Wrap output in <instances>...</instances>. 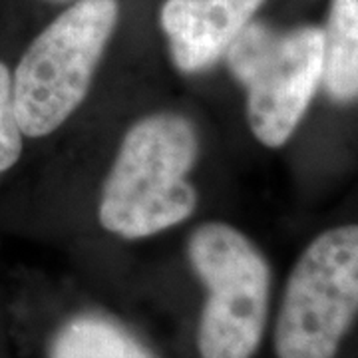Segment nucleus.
<instances>
[{
  "instance_id": "obj_1",
  "label": "nucleus",
  "mask_w": 358,
  "mask_h": 358,
  "mask_svg": "<svg viewBox=\"0 0 358 358\" xmlns=\"http://www.w3.org/2000/svg\"><path fill=\"white\" fill-rule=\"evenodd\" d=\"M199 157V134L187 115H143L120 141L103 179L98 221L120 239L138 241L173 229L199 203L192 173Z\"/></svg>"
},
{
  "instance_id": "obj_2",
  "label": "nucleus",
  "mask_w": 358,
  "mask_h": 358,
  "mask_svg": "<svg viewBox=\"0 0 358 358\" xmlns=\"http://www.w3.org/2000/svg\"><path fill=\"white\" fill-rule=\"evenodd\" d=\"M117 20V0H74L26 44L10 66L26 140L56 134L82 106Z\"/></svg>"
},
{
  "instance_id": "obj_3",
  "label": "nucleus",
  "mask_w": 358,
  "mask_h": 358,
  "mask_svg": "<svg viewBox=\"0 0 358 358\" xmlns=\"http://www.w3.org/2000/svg\"><path fill=\"white\" fill-rule=\"evenodd\" d=\"M223 60L245 92L253 138L268 150L285 148L322 88V28H275L255 18L233 40Z\"/></svg>"
},
{
  "instance_id": "obj_4",
  "label": "nucleus",
  "mask_w": 358,
  "mask_h": 358,
  "mask_svg": "<svg viewBox=\"0 0 358 358\" xmlns=\"http://www.w3.org/2000/svg\"><path fill=\"white\" fill-rule=\"evenodd\" d=\"M187 257L207 291L197 329L201 358H253L271 307L265 253L235 225L207 221L192 231Z\"/></svg>"
},
{
  "instance_id": "obj_5",
  "label": "nucleus",
  "mask_w": 358,
  "mask_h": 358,
  "mask_svg": "<svg viewBox=\"0 0 358 358\" xmlns=\"http://www.w3.org/2000/svg\"><path fill=\"white\" fill-rule=\"evenodd\" d=\"M357 319L358 223H341L294 261L275 322L277 358H334Z\"/></svg>"
},
{
  "instance_id": "obj_6",
  "label": "nucleus",
  "mask_w": 358,
  "mask_h": 358,
  "mask_svg": "<svg viewBox=\"0 0 358 358\" xmlns=\"http://www.w3.org/2000/svg\"><path fill=\"white\" fill-rule=\"evenodd\" d=\"M265 0H166L159 26L181 74H201L223 60Z\"/></svg>"
},
{
  "instance_id": "obj_7",
  "label": "nucleus",
  "mask_w": 358,
  "mask_h": 358,
  "mask_svg": "<svg viewBox=\"0 0 358 358\" xmlns=\"http://www.w3.org/2000/svg\"><path fill=\"white\" fill-rule=\"evenodd\" d=\"M322 28L324 96L338 106L358 103V0H331Z\"/></svg>"
},
{
  "instance_id": "obj_8",
  "label": "nucleus",
  "mask_w": 358,
  "mask_h": 358,
  "mask_svg": "<svg viewBox=\"0 0 358 358\" xmlns=\"http://www.w3.org/2000/svg\"><path fill=\"white\" fill-rule=\"evenodd\" d=\"M48 358H155L120 322L100 315H78L52 338Z\"/></svg>"
},
{
  "instance_id": "obj_9",
  "label": "nucleus",
  "mask_w": 358,
  "mask_h": 358,
  "mask_svg": "<svg viewBox=\"0 0 358 358\" xmlns=\"http://www.w3.org/2000/svg\"><path fill=\"white\" fill-rule=\"evenodd\" d=\"M10 62L0 58V187L20 166L26 152V136L16 117Z\"/></svg>"
},
{
  "instance_id": "obj_10",
  "label": "nucleus",
  "mask_w": 358,
  "mask_h": 358,
  "mask_svg": "<svg viewBox=\"0 0 358 358\" xmlns=\"http://www.w3.org/2000/svg\"><path fill=\"white\" fill-rule=\"evenodd\" d=\"M56 2H62V0H56Z\"/></svg>"
}]
</instances>
